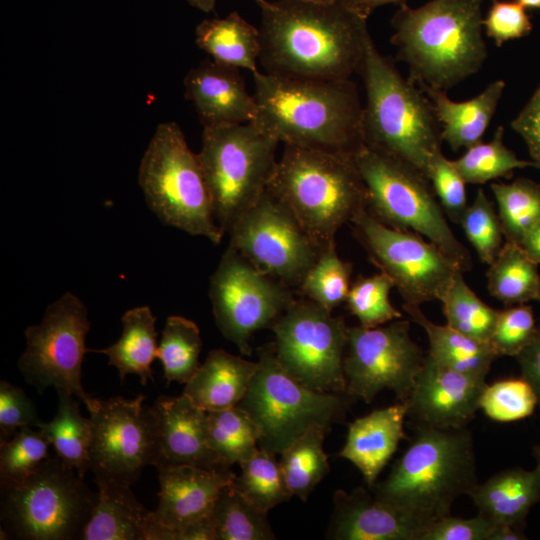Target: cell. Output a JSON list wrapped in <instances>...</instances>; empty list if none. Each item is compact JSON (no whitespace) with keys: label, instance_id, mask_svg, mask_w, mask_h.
<instances>
[{"label":"cell","instance_id":"obj_14","mask_svg":"<svg viewBox=\"0 0 540 540\" xmlns=\"http://www.w3.org/2000/svg\"><path fill=\"white\" fill-rule=\"evenodd\" d=\"M350 223L370 261L391 279L404 303L441 300L456 273L462 271L421 235L389 227L367 209Z\"/></svg>","mask_w":540,"mask_h":540},{"label":"cell","instance_id":"obj_58","mask_svg":"<svg viewBox=\"0 0 540 540\" xmlns=\"http://www.w3.org/2000/svg\"><path fill=\"white\" fill-rule=\"evenodd\" d=\"M525 9H540V0H514Z\"/></svg>","mask_w":540,"mask_h":540},{"label":"cell","instance_id":"obj_46","mask_svg":"<svg viewBox=\"0 0 540 540\" xmlns=\"http://www.w3.org/2000/svg\"><path fill=\"white\" fill-rule=\"evenodd\" d=\"M536 406V394L523 377L487 384L480 399V409L497 422H512L529 417Z\"/></svg>","mask_w":540,"mask_h":540},{"label":"cell","instance_id":"obj_31","mask_svg":"<svg viewBox=\"0 0 540 540\" xmlns=\"http://www.w3.org/2000/svg\"><path fill=\"white\" fill-rule=\"evenodd\" d=\"M122 334L111 346L89 350L105 354L108 364L116 367L123 382L128 374L139 377L142 385L154 381L151 364L157 358L156 317L148 306H139L125 312L121 318Z\"/></svg>","mask_w":540,"mask_h":540},{"label":"cell","instance_id":"obj_19","mask_svg":"<svg viewBox=\"0 0 540 540\" xmlns=\"http://www.w3.org/2000/svg\"><path fill=\"white\" fill-rule=\"evenodd\" d=\"M486 379L438 363L429 353L406 399L410 424L464 428L480 409Z\"/></svg>","mask_w":540,"mask_h":540},{"label":"cell","instance_id":"obj_24","mask_svg":"<svg viewBox=\"0 0 540 540\" xmlns=\"http://www.w3.org/2000/svg\"><path fill=\"white\" fill-rule=\"evenodd\" d=\"M406 417L407 405L399 401L359 417L349 425L339 456L359 469L369 489L377 482L401 440L409 438L404 431Z\"/></svg>","mask_w":540,"mask_h":540},{"label":"cell","instance_id":"obj_25","mask_svg":"<svg viewBox=\"0 0 540 540\" xmlns=\"http://www.w3.org/2000/svg\"><path fill=\"white\" fill-rule=\"evenodd\" d=\"M98 500L81 540H156L152 511L136 499L130 486L94 479Z\"/></svg>","mask_w":540,"mask_h":540},{"label":"cell","instance_id":"obj_57","mask_svg":"<svg viewBox=\"0 0 540 540\" xmlns=\"http://www.w3.org/2000/svg\"><path fill=\"white\" fill-rule=\"evenodd\" d=\"M191 6L201 10L202 12H212L218 0H186ZM256 3L261 0H254Z\"/></svg>","mask_w":540,"mask_h":540},{"label":"cell","instance_id":"obj_8","mask_svg":"<svg viewBox=\"0 0 540 540\" xmlns=\"http://www.w3.org/2000/svg\"><path fill=\"white\" fill-rule=\"evenodd\" d=\"M139 185L160 221L219 244L224 231L217 223L198 158L175 122L160 123L142 156Z\"/></svg>","mask_w":540,"mask_h":540},{"label":"cell","instance_id":"obj_22","mask_svg":"<svg viewBox=\"0 0 540 540\" xmlns=\"http://www.w3.org/2000/svg\"><path fill=\"white\" fill-rule=\"evenodd\" d=\"M333 512L326 533L333 540H421L427 526L378 500L363 487L333 495Z\"/></svg>","mask_w":540,"mask_h":540},{"label":"cell","instance_id":"obj_20","mask_svg":"<svg viewBox=\"0 0 540 540\" xmlns=\"http://www.w3.org/2000/svg\"><path fill=\"white\" fill-rule=\"evenodd\" d=\"M157 471L159 504L152 517L162 530L163 540H178L187 526L209 516L221 491L236 477L222 467L173 466Z\"/></svg>","mask_w":540,"mask_h":540},{"label":"cell","instance_id":"obj_52","mask_svg":"<svg viewBox=\"0 0 540 540\" xmlns=\"http://www.w3.org/2000/svg\"><path fill=\"white\" fill-rule=\"evenodd\" d=\"M511 127L523 138L535 167L540 168V85Z\"/></svg>","mask_w":540,"mask_h":540},{"label":"cell","instance_id":"obj_59","mask_svg":"<svg viewBox=\"0 0 540 540\" xmlns=\"http://www.w3.org/2000/svg\"><path fill=\"white\" fill-rule=\"evenodd\" d=\"M534 458L536 460V463H537V467L540 468V444H538L535 448H534Z\"/></svg>","mask_w":540,"mask_h":540},{"label":"cell","instance_id":"obj_1","mask_svg":"<svg viewBox=\"0 0 540 540\" xmlns=\"http://www.w3.org/2000/svg\"><path fill=\"white\" fill-rule=\"evenodd\" d=\"M259 60L266 73L299 79L348 80L359 73L368 17L342 1L261 0Z\"/></svg>","mask_w":540,"mask_h":540},{"label":"cell","instance_id":"obj_36","mask_svg":"<svg viewBox=\"0 0 540 540\" xmlns=\"http://www.w3.org/2000/svg\"><path fill=\"white\" fill-rule=\"evenodd\" d=\"M490 187L505 241L520 245L540 223V185L528 178H518L511 183L493 182Z\"/></svg>","mask_w":540,"mask_h":540},{"label":"cell","instance_id":"obj_40","mask_svg":"<svg viewBox=\"0 0 540 540\" xmlns=\"http://www.w3.org/2000/svg\"><path fill=\"white\" fill-rule=\"evenodd\" d=\"M275 456L259 448L240 464L241 473L233 482L247 500L265 513L293 496Z\"/></svg>","mask_w":540,"mask_h":540},{"label":"cell","instance_id":"obj_49","mask_svg":"<svg viewBox=\"0 0 540 540\" xmlns=\"http://www.w3.org/2000/svg\"><path fill=\"white\" fill-rule=\"evenodd\" d=\"M482 24L486 35L498 47L507 41L522 38L532 30L529 15L516 1L491 0Z\"/></svg>","mask_w":540,"mask_h":540},{"label":"cell","instance_id":"obj_39","mask_svg":"<svg viewBox=\"0 0 540 540\" xmlns=\"http://www.w3.org/2000/svg\"><path fill=\"white\" fill-rule=\"evenodd\" d=\"M446 324L482 342H489L499 310L487 305L469 287L458 271L441 298Z\"/></svg>","mask_w":540,"mask_h":540},{"label":"cell","instance_id":"obj_10","mask_svg":"<svg viewBox=\"0 0 540 540\" xmlns=\"http://www.w3.org/2000/svg\"><path fill=\"white\" fill-rule=\"evenodd\" d=\"M258 368L238 404L258 430V447L282 454L315 425L328 428L342 421L356 398L347 393L309 389L279 364L273 342L257 349Z\"/></svg>","mask_w":540,"mask_h":540},{"label":"cell","instance_id":"obj_17","mask_svg":"<svg viewBox=\"0 0 540 540\" xmlns=\"http://www.w3.org/2000/svg\"><path fill=\"white\" fill-rule=\"evenodd\" d=\"M228 234L229 244L258 270L295 289L322 251L268 190Z\"/></svg>","mask_w":540,"mask_h":540},{"label":"cell","instance_id":"obj_32","mask_svg":"<svg viewBox=\"0 0 540 540\" xmlns=\"http://www.w3.org/2000/svg\"><path fill=\"white\" fill-rule=\"evenodd\" d=\"M58 409L50 422H39L40 429L55 455L69 468L84 477L90 469L89 449L92 439L90 418L81 415L79 401L64 390H57Z\"/></svg>","mask_w":540,"mask_h":540},{"label":"cell","instance_id":"obj_34","mask_svg":"<svg viewBox=\"0 0 540 540\" xmlns=\"http://www.w3.org/2000/svg\"><path fill=\"white\" fill-rule=\"evenodd\" d=\"M331 429L321 425L309 428L281 454L280 465L293 496L306 501L317 484L328 474V456L323 450Z\"/></svg>","mask_w":540,"mask_h":540},{"label":"cell","instance_id":"obj_5","mask_svg":"<svg viewBox=\"0 0 540 540\" xmlns=\"http://www.w3.org/2000/svg\"><path fill=\"white\" fill-rule=\"evenodd\" d=\"M267 190L322 250L367 209V190L353 154L285 145Z\"/></svg>","mask_w":540,"mask_h":540},{"label":"cell","instance_id":"obj_35","mask_svg":"<svg viewBox=\"0 0 540 540\" xmlns=\"http://www.w3.org/2000/svg\"><path fill=\"white\" fill-rule=\"evenodd\" d=\"M207 413L208 442L219 467L240 465L258 451V430L244 409L237 405Z\"/></svg>","mask_w":540,"mask_h":540},{"label":"cell","instance_id":"obj_33","mask_svg":"<svg viewBox=\"0 0 540 540\" xmlns=\"http://www.w3.org/2000/svg\"><path fill=\"white\" fill-rule=\"evenodd\" d=\"M538 265L522 246L505 241L497 257L488 265L486 277L490 295L507 306L537 300Z\"/></svg>","mask_w":540,"mask_h":540},{"label":"cell","instance_id":"obj_41","mask_svg":"<svg viewBox=\"0 0 540 540\" xmlns=\"http://www.w3.org/2000/svg\"><path fill=\"white\" fill-rule=\"evenodd\" d=\"M453 163L467 184H485L499 178H510L515 169L535 166L533 161L519 159L504 144V127L498 126L489 142L482 141L465 149Z\"/></svg>","mask_w":540,"mask_h":540},{"label":"cell","instance_id":"obj_23","mask_svg":"<svg viewBox=\"0 0 540 540\" xmlns=\"http://www.w3.org/2000/svg\"><path fill=\"white\" fill-rule=\"evenodd\" d=\"M185 97L203 127L253 122L257 104L238 68L204 60L184 78Z\"/></svg>","mask_w":540,"mask_h":540},{"label":"cell","instance_id":"obj_9","mask_svg":"<svg viewBox=\"0 0 540 540\" xmlns=\"http://www.w3.org/2000/svg\"><path fill=\"white\" fill-rule=\"evenodd\" d=\"M0 491L4 539H81L98 500V492L56 455L23 482L0 486Z\"/></svg>","mask_w":540,"mask_h":540},{"label":"cell","instance_id":"obj_16","mask_svg":"<svg viewBox=\"0 0 540 540\" xmlns=\"http://www.w3.org/2000/svg\"><path fill=\"white\" fill-rule=\"evenodd\" d=\"M425 355L411 338L408 320L400 318L374 328L348 327L343 364L346 393L370 403L383 390H390L405 402Z\"/></svg>","mask_w":540,"mask_h":540},{"label":"cell","instance_id":"obj_21","mask_svg":"<svg viewBox=\"0 0 540 540\" xmlns=\"http://www.w3.org/2000/svg\"><path fill=\"white\" fill-rule=\"evenodd\" d=\"M149 408L155 430L156 469L221 468L208 442L207 411L195 406L183 394L178 397L160 395Z\"/></svg>","mask_w":540,"mask_h":540},{"label":"cell","instance_id":"obj_44","mask_svg":"<svg viewBox=\"0 0 540 540\" xmlns=\"http://www.w3.org/2000/svg\"><path fill=\"white\" fill-rule=\"evenodd\" d=\"M392 288L391 279L383 272L359 276L351 284L345 303L348 311L359 320L360 326L374 328L403 317L390 301Z\"/></svg>","mask_w":540,"mask_h":540},{"label":"cell","instance_id":"obj_45","mask_svg":"<svg viewBox=\"0 0 540 540\" xmlns=\"http://www.w3.org/2000/svg\"><path fill=\"white\" fill-rule=\"evenodd\" d=\"M459 224L480 261L490 265L503 247L505 237L498 213L482 188L477 190Z\"/></svg>","mask_w":540,"mask_h":540},{"label":"cell","instance_id":"obj_3","mask_svg":"<svg viewBox=\"0 0 540 540\" xmlns=\"http://www.w3.org/2000/svg\"><path fill=\"white\" fill-rule=\"evenodd\" d=\"M483 0H430L400 5L391 19V43L423 89L446 91L476 74L488 50L482 35Z\"/></svg>","mask_w":540,"mask_h":540},{"label":"cell","instance_id":"obj_56","mask_svg":"<svg viewBox=\"0 0 540 540\" xmlns=\"http://www.w3.org/2000/svg\"><path fill=\"white\" fill-rule=\"evenodd\" d=\"M527 539L524 530L509 526V525H496L490 540H525Z\"/></svg>","mask_w":540,"mask_h":540},{"label":"cell","instance_id":"obj_18","mask_svg":"<svg viewBox=\"0 0 540 540\" xmlns=\"http://www.w3.org/2000/svg\"><path fill=\"white\" fill-rule=\"evenodd\" d=\"M144 396L97 399L89 411L92 439L90 469L94 479L130 486L146 466L155 464L156 440L153 417L143 406Z\"/></svg>","mask_w":540,"mask_h":540},{"label":"cell","instance_id":"obj_43","mask_svg":"<svg viewBox=\"0 0 540 540\" xmlns=\"http://www.w3.org/2000/svg\"><path fill=\"white\" fill-rule=\"evenodd\" d=\"M49 440L32 426L20 428L9 440L0 442V486L23 482L49 458Z\"/></svg>","mask_w":540,"mask_h":540},{"label":"cell","instance_id":"obj_28","mask_svg":"<svg viewBox=\"0 0 540 540\" xmlns=\"http://www.w3.org/2000/svg\"><path fill=\"white\" fill-rule=\"evenodd\" d=\"M505 85L503 80L493 81L480 94L462 102L453 101L445 91L423 89L433 102L442 128V140L453 151L467 149L482 141Z\"/></svg>","mask_w":540,"mask_h":540},{"label":"cell","instance_id":"obj_11","mask_svg":"<svg viewBox=\"0 0 540 540\" xmlns=\"http://www.w3.org/2000/svg\"><path fill=\"white\" fill-rule=\"evenodd\" d=\"M278 143L253 122L203 127L197 154L224 233L267 190L278 161Z\"/></svg>","mask_w":540,"mask_h":540},{"label":"cell","instance_id":"obj_2","mask_svg":"<svg viewBox=\"0 0 540 540\" xmlns=\"http://www.w3.org/2000/svg\"><path fill=\"white\" fill-rule=\"evenodd\" d=\"M253 123L284 145L353 154L362 144L358 89L351 79L318 80L256 71Z\"/></svg>","mask_w":540,"mask_h":540},{"label":"cell","instance_id":"obj_38","mask_svg":"<svg viewBox=\"0 0 540 540\" xmlns=\"http://www.w3.org/2000/svg\"><path fill=\"white\" fill-rule=\"evenodd\" d=\"M232 484L226 486L215 501L211 517L217 540H273L267 517Z\"/></svg>","mask_w":540,"mask_h":540},{"label":"cell","instance_id":"obj_13","mask_svg":"<svg viewBox=\"0 0 540 540\" xmlns=\"http://www.w3.org/2000/svg\"><path fill=\"white\" fill-rule=\"evenodd\" d=\"M89 329L87 308L76 295L67 292L48 305L41 322L25 329L26 348L18 367L26 382L38 393L54 387L73 394L90 411L97 398L81 382Z\"/></svg>","mask_w":540,"mask_h":540},{"label":"cell","instance_id":"obj_26","mask_svg":"<svg viewBox=\"0 0 540 540\" xmlns=\"http://www.w3.org/2000/svg\"><path fill=\"white\" fill-rule=\"evenodd\" d=\"M468 496L478 514L493 524L524 530L531 508L540 502V468L505 469L478 482Z\"/></svg>","mask_w":540,"mask_h":540},{"label":"cell","instance_id":"obj_60","mask_svg":"<svg viewBox=\"0 0 540 540\" xmlns=\"http://www.w3.org/2000/svg\"><path fill=\"white\" fill-rule=\"evenodd\" d=\"M305 1H310V2H315V3H321V4H332V3L339 2V1H341V0H305Z\"/></svg>","mask_w":540,"mask_h":540},{"label":"cell","instance_id":"obj_47","mask_svg":"<svg viewBox=\"0 0 540 540\" xmlns=\"http://www.w3.org/2000/svg\"><path fill=\"white\" fill-rule=\"evenodd\" d=\"M537 329L532 306L512 305L499 310L489 343L498 356L516 357L532 342Z\"/></svg>","mask_w":540,"mask_h":540},{"label":"cell","instance_id":"obj_55","mask_svg":"<svg viewBox=\"0 0 540 540\" xmlns=\"http://www.w3.org/2000/svg\"><path fill=\"white\" fill-rule=\"evenodd\" d=\"M520 246L540 264V223L523 239Z\"/></svg>","mask_w":540,"mask_h":540},{"label":"cell","instance_id":"obj_42","mask_svg":"<svg viewBox=\"0 0 540 540\" xmlns=\"http://www.w3.org/2000/svg\"><path fill=\"white\" fill-rule=\"evenodd\" d=\"M352 271V263L341 259L331 245L320 252L296 290L332 312L346 301Z\"/></svg>","mask_w":540,"mask_h":540},{"label":"cell","instance_id":"obj_48","mask_svg":"<svg viewBox=\"0 0 540 540\" xmlns=\"http://www.w3.org/2000/svg\"><path fill=\"white\" fill-rule=\"evenodd\" d=\"M427 177L443 211L452 222L459 224L468 206L467 183L453 160L447 159L441 149L431 158Z\"/></svg>","mask_w":540,"mask_h":540},{"label":"cell","instance_id":"obj_6","mask_svg":"<svg viewBox=\"0 0 540 540\" xmlns=\"http://www.w3.org/2000/svg\"><path fill=\"white\" fill-rule=\"evenodd\" d=\"M359 73L366 92L363 143L409 163L427 177L431 158L443 141L433 102L379 52L371 37Z\"/></svg>","mask_w":540,"mask_h":540},{"label":"cell","instance_id":"obj_29","mask_svg":"<svg viewBox=\"0 0 540 540\" xmlns=\"http://www.w3.org/2000/svg\"><path fill=\"white\" fill-rule=\"evenodd\" d=\"M402 308L426 332L428 353L438 363L486 379L493 361L498 357L489 342L468 337L447 324L434 323L422 312L420 305L403 303Z\"/></svg>","mask_w":540,"mask_h":540},{"label":"cell","instance_id":"obj_30","mask_svg":"<svg viewBox=\"0 0 540 540\" xmlns=\"http://www.w3.org/2000/svg\"><path fill=\"white\" fill-rule=\"evenodd\" d=\"M195 41L201 50L218 63L247 69L252 73L258 71L259 29L238 12L200 22L195 29Z\"/></svg>","mask_w":540,"mask_h":540},{"label":"cell","instance_id":"obj_27","mask_svg":"<svg viewBox=\"0 0 540 540\" xmlns=\"http://www.w3.org/2000/svg\"><path fill=\"white\" fill-rule=\"evenodd\" d=\"M257 368V361L245 360L223 349L211 350L182 394L207 412L237 406Z\"/></svg>","mask_w":540,"mask_h":540},{"label":"cell","instance_id":"obj_50","mask_svg":"<svg viewBox=\"0 0 540 540\" xmlns=\"http://www.w3.org/2000/svg\"><path fill=\"white\" fill-rule=\"evenodd\" d=\"M40 422L34 403L24 390L6 380L0 382V442L9 440L20 428Z\"/></svg>","mask_w":540,"mask_h":540},{"label":"cell","instance_id":"obj_7","mask_svg":"<svg viewBox=\"0 0 540 540\" xmlns=\"http://www.w3.org/2000/svg\"><path fill=\"white\" fill-rule=\"evenodd\" d=\"M353 159L367 190V210L394 229L415 232L464 272L472 267L468 249L450 228L430 181L409 163L362 144Z\"/></svg>","mask_w":540,"mask_h":540},{"label":"cell","instance_id":"obj_54","mask_svg":"<svg viewBox=\"0 0 540 540\" xmlns=\"http://www.w3.org/2000/svg\"><path fill=\"white\" fill-rule=\"evenodd\" d=\"M343 3L357 11L358 13L369 17V15L378 7L387 4H405L408 0H341Z\"/></svg>","mask_w":540,"mask_h":540},{"label":"cell","instance_id":"obj_61","mask_svg":"<svg viewBox=\"0 0 540 540\" xmlns=\"http://www.w3.org/2000/svg\"><path fill=\"white\" fill-rule=\"evenodd\" d=\"M537 301L540 303V287H539V292H538V296H537Z\"/></svg>","mask_w":540,"mask_h":540},{"label":"cell","instance_id":"obj_15","mask_svg":"<svg viewBox=\"0 0 540 540\" xmlns=\"http://www.w3.org/2000/svg\"><path fill=\"white\" fill-rule=\"evenodd\" d=\"M209 297L216 325L242 355L250 339L271 325L295 300L293 288L258 270L230 244L210 278Z\"/></svg>","mask_w":540,"mask_h":540},{"label":"cell","instance_id":"obj_37","mask_svg":"<svg viewBox=\"0 0 540 540\" xmlns=\"http://www.w3.org/2000/svg\"><path fill=\"white\" fill-rule=\"evenodd\" d=\"M202 339L196 323L183 316L166 319L157 349L166 385L171 382L186 384L200 367Z\"/></svg>","mask_w":540,"mask_h":540},{"label":"cell","instance_id":"obj_53","mask_svg":"<svg viewBox=\"0 0 540 540\" xmlns=\"http://www.w3.org/2000/svg\"><path fill=\"white\" fill-rule=\"evenodd\" d=\"M516 359L523 377L533 388L540 407V325L532 342L525 347Z\"/></svg>","mask_w":540,"mask_h":540},{"label":"cell","instance_id":"obj_4","mask_svg":"<svg viewBox=\"0 0 540 540\" xmlns=\"http://www.w3.org/2000/svg\"><path fill=\"white\" fill-rule=\"evenodd\" d=\"M412 436L387 477L370 489L380 501L429 527L478 483L471 432L411 424Z\"/></svg>","mask_w":540,"mask_h":540},{"label":"cell","instance_id":"obj_12","mask_svg":"<svg viewBox=\"0 0 540 540\" xmlns=\"http://www.w3.org/2000/svg\"><path fill=\"white\" fill-rule=\"evenodd\" d=\"M270 328L277 360L292 378L318 392L346 393L348 326L342 317L304 297Z\"/></svg>","mask_w":540,"mask_h":540},{"label":"cell","instance_id":"obj_51","mask_svg":"<svg viewBox=\"0 0 540 540\" xmlns=\"http://www.w3.org/2000/svg\"><path fill=\"white\" fill-rule=\"evenodd\" d=\"M495 526L480 514L472 518L448 515L430 524L421 540H490Z\"/></svg>","mask_w":540,"mask_h":540}]
</instances>
